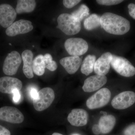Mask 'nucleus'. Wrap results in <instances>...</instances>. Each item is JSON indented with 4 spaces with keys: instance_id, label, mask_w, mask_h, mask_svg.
Returning <instances> with one entry per match:
<instances>
[{
    "instance_id": "nucleus-1",
    "label": "nucleus",
    "mask_w": 135,
    "mask_h": 135,
    "mask_svg": "<svg viewBox=\"0 0 135 135\" xmlns=\"http://www.w3.org/2000/svg\"><path fill=\"white\" fill-rule=\"evenodd\" d=\"M100 24L105 31L115 35H122L130 29V22L123 17L111 12H106L100 18Z\"/></svg>"
},
{
    "instance_id": "nucleus-2",
    "label": "nucleus",
    "mask_w": 135,
    "mask_h": 135,
    "mask_svg": "<svg viewBox=\"0 0 135 135\" xmlns=\"http://www.w3.org/2000/svg\"><path fill=\"white\" fill-rule=\"evenodd\" d=\"M57 28L67 35H74L79 33L81 29L80 22L70 14H61L57 18Z\"/></svg>"
},
{
    "instance_id": "nucleus-3",
    "label": "nucleus",
    "mask_w": 135,
    "mask_h": 135,
    "mask_svg": "<svg viewBox=\"0 0 135 135\" xmlns=\"http://www.w3.org/2000/svg\"><path fill=\"white\" fill-rule=\"evenodd\" d=\"M55 94L51 88H44L38 92L37 98L33 100L34 108L36 110L41 112L50 106L54 101Z\"/></svg>"
},
{
    "instance_id": "nucleus-4",
    "label": "nucleus",
    "mask_w": 135,
    "mask_h": 135,
    "mask_svg": "<svg viewBox=\"0 0 135 135\" xmlns=\"http://www.w3.org/2000/svg\"><path fill=\"white\" fill-rule=\"evenodd\" d=\"M110 64L116 72L122 76L131 77L135 75V68L124 57L112 55Z\"/></svg>"
},
{
    "instance_id": "nucleus-5",
    "label": "nucleus",
    "mask_w": 135,
    "mask_h": 135,
    "mask_svg": "<svg viewBox=\"0 0 135 135\" xmlns=\"http://www.w3.org/2000/svg\"><path fill=\"white\" fill-rule=\"evenodd\" d=\"M111 97V92L109 89H101L87 99V107L91 110L103 107L109 103Z\"/></svg>"
},
{
    "instance_id": "nucleus-6",
    "label": "nucleus",
    "mask_w": 135,
    "mask_h": 135,
    "mask_svg": "<svg viewBox=\"0 0 135 135\" xmlns=\"http://www.w3.org/2000/svg\"><path fill=\"white\" fill-rule=\"evenodd\" d=\"M65 47L72 56L82 55L88 51V45L84 39L79 38H70L65 42Z\"/></svg>"
},
{
    "instance_id": "nucleus-7",
    "label": "nucleus",
    "mask_w": 135,
    "mask_h": 135,
    "mask_svg": "<svg viewBox=\"0 0 135 135\" xmlns=\"http://www.w3.org/2000/svg\"><path fill=\"white\" fill-rule=\"evenodd\" d=\"M22 62L20 54L13 51L8 54L3 66V71L6 75H13L17 73Z\"/></svg>"
},
{
    "instance_id": "nucleus-8",
    "label": "nucleus",
    "mask_w": 135,
    "mask_h": 135,
    "mask_svg": "<svg viewBox=\"0 0 135 135\" xmlns=\"http://www.w3.org/2000/svg\"><path fill=\"white\" fill-rule=\"evenodd\" d=\"M0 120L19 124L23 122L24 116L22 113L16 107L5 106L0 108Z\"/></svg>"
},
{
    "instance_id": "nucleus-9",
    "label": "nucleus",
    "mask_w": 135,
    "mask_h": 135,
    "mask_svg": "<svg viewBox=\"0 0 135 135\" xmlns=\"http://www.w3.org/2000/svg\"><path fill=\"white\" fill-rule=\"evenodd\" d=\"M135 103V93L130 91L120 93L112 100V105L118 110H123L130 107Z\"/></svg>"
},
{
    "instance_id": "nucleus-10",
    "label": "nucleus",
    "mask_w": 135,
    "mask_h": 135,
    "mask_svg": "<svg viewBox=\"0 0 135 135\" xmlns=\"http://www.w3.org/2000/svg\"><path fill=\"white\" fill-rule=\"evenodd\" d=\"M33 29L32 22L29 20H20L14 22L6 30L8 36H14L31 32Z\"/></svg>"
},
{
    "instance_id": "nucleus-11",
    "label": "nucleus",
    "mask_w": 135,
    "mask_h": 135,
    "mask_svg": "<svg viewBox=\"0 0 135 135\" xmlns=\"http://www.w3.org/2000/svg\"><path fill=\"white\" fill-rule=\"evenodd\" d=\"M16 10L8 4L0 5V25L4 28H8L14 23L17 17Z\"/></svg>"
},
{
    "instance_id": "nucleus-12",
    "label": "nucleus",
    "mask_w": 135,
    "mask_h": 135,
    "mask_svg": "<svg viewBox=\"0 0 135 135\" xmlns=\"http://www.w3.org/2000/svg\"><path fill=\"white\" fill-rule=\"evenodd\" d=\"M107 79L105 75H96L88 77L82 87L85 92H91L98 90L106 84Z\"/></svg>"
},
{
    "instance_id": "nucleus-13",
    "label": "nucleus",
    "mask_w": 135,
    "mask_h": 135,
    "mask_svg": "<svg viewBox=\"0 0 135 135\" xmlns=\"http://www.w3.org/2000/svg\"><path fill=\"white\" fill-rule=\"evenodd\" d=\"M23 86L20 80L11 77L0 78V92L4 94H12L15 89L21 90Z\"/></svg>"
},
{
    "instance_id": "nucleus-14",
    "label": "nucleus",
    "mask_w": 135,
    "mask_h": 135,
    "mask_svg": "<svg viewBox=\"0 0 135 135\" xmlns=\"http://www.w3.org/2000/svg\"><path fill=\"white\" fill-rule=\"evenodd\" d=\"M67 119L72 126L81 127L88 123V114L84 109H74L68 114Z\"/></svg>"
},
{
    "instance_id": "nucleus-15",
    "label": "nucleus",
    "mask_w": 135,
    "mask_h": 135,
    "mask_svg": "<svg viewBox=\"0 0 135 135\" xmlns=\"http://www.w3.org/2000/svg\"><path fill=\"white\" fill-rule=\"evenodd\" d=\"M112 55L110 52L104 53L96 61L94 67L95 73L98 75H105L110 70Z\"/></svg>"
},
{
    "instance_id": "nucleus-16",
    "label": "nucleus",
    "mask_w": 135,
    "mask_h": 135,
    "mask_svg": "<svg viewBox=\"0 0 135 135\" xmlns=\"http://www.w3.org/2000/svg\"><path fill=\"white\" fill-rule=\"evenodd\" d=\"M82 59L78 56H71L62 58L60 63L68 73L75 74L79 70L82 63Z\"/></svg>"
},
{
    "instance_id": "nucleus-17",
    "label": "nucleus",
    "mask_w": 135,
    "mask_h": 135,
    "mask_svg": "<svg viewBox=\"0 0 135 135\" xmlns=\"http://www.w3.org/2000/svg\"><path fill=\"white\" fill-rule=\"evenodd\" d=\"M22 58L23 62V72L26 77L28 79L33 77V54L31 51L26 50L23 51L22 54Z\"/></svg>"
},
{
    "instance_id": "nucleus-18",
    "label": "nucleus",
    "mask_w": 135,
    "mask_h": 135,
    "mask_svg": "<svg viewBox=\"0 0 135 135\" xmlns=\"http://www.w3.org/2000/svg\"><path fill=\"white\" fill-rule=\"evenodd\" d=\"M116 118L112 115H105L99 119L98 126L101 133L106 134L110 133L114 127Z\"/></svg>"
},
{
    "instance_id": "nucleus-19",
    "label": "nucleus",
    "mask_w": 135,
    "mask_h": 135,
    "mask_svg": "<svg viewBox=\"0 0 135 135\" xmlns=\"http://www.w3.org/2000/svg\"><path fill=\"white\" fill-rule=\"evenodd\" d=\"M36 3L34 0H18L17 1L16 11L17 14L29 13L35 9Z\"/></svg>"
},
{
    "instance_id": "nucleus-20",
    "label": "nucleus",
    "mask_w": 135,
    "mask_h": 135,
    "mask_svg": "<svg viewBox=\"0 0 135 135\" xmlns=\"http://www.w3.org/2000/svg\"><path fill=\"white\" fill-rule=\"evenodd\" d=\"M96 57L93 55H88L85 57L83 62L81 68V71L86 76L93 72Z\"/></svg>"
},
{
    "instance_id": "nucleus-21",
    "label": "nucleus",
    "mask_w": 135,
    "mask_h": 135,
    "mask_svg": "<svg viewBox=\"0 0 135 135\" xmlns=\"http://www.w3.org/2000/svg\"><path fill=\"white\" fill-rule=\"evenodd\" d=\"M45 66L44 56L40 55L36 57L33 62V72L38 76L43 75L45 73Z\"/></svg>"
},
{
    "instance_id": "nucleus-22",
    "label": "nucleus",
    "mask_w": 135,
    "mask_h": 135,
    "mask_svg": "<svg viewBox=\"0 0 135 135\" xmlns=\"http://www.w3.org/2000/svg\"><path fill=\"white\" fill-rule=\"evenodd\" d=\"M100 18L101 17L96 14L90 15L84 20V28L88 31H91L101 26Z\"/></svg>"
},
{
    "instance_id": "nucleus-23",
    "label": "nucleus",
    "mask_w": 135,
    "mask_h": 135,
    "mask_svg": "<svg viewBox=\"0 0 135 135\" xmlns=\"http://www.w3.org/2000/svg\"><path fill=\"white\" fill-rule=\"evenodd\" d=\"M71 15L80 22L88 16L89 15V9L85 4H82L76 10L73 12Z\"/></svg>"
},
{
    "instance_id": "nucleus-24",
    "label": "nucleus",
    "mask_w": 135,
    "mask_h": 135,
    "mask_svg": "<svg viewBox=\"0 0 135 135\" xmlns=\"http://www.w3.org/2000/svg\"><path fill=\"white\" fill-rule=\"evenodd\" d=\"M44 56L46 68L51 71H55L57 69V64L55 61L53 60L51 55L49 53H46Z\"/></svg>"
},
{
    "instance_id": "nucleus-25",
    "label": "nucleus",
    "mask_w": 135,
    "mask_h": 135,
    "mask_svg": "<svg viewBox=\"0 0 135 135\" xmlns=\"http://www.w3.org/2000/svg\"><path fill=\"white\" fill-rule=\"evenodd\" d=\"M123 1L121 0H97V2L101 5H115L119 4L123 2Z\"/></svg>"
},
{
    "instance_id": "nucleus-26",
    "label": "nucleus",
    "mask_w": 135,
    "mask_h": 135,
    "mask_svg": "<svg viewBox=\"0 0 135 135\" xmlns=\"http://www.w3.org/2000/svg\"><path fill=\"white\" fill-rule=\"evenodd\" d=\"M80 0H64L63 1L64 6L68 8H71L80 2Z\"/></svg>"
},
{
    "instance_id": "nucleus-27",
    "label": "nucleus",
    "mask_w": 135,
    "mask_h": 135,
    "mask_svg": "<svg viewBox=\"0 0 135 135\" xmlns=\"http://www.w3.org/2000/svg\"><path fill=\"white\" fill-rule=\"evenodd\" d=\"M124 135H135V124H132L126 128L124 131Z\"/></svg>"
},
{
    "instance_id": "nucleus-28",
    "label": "nucleus",
    "mask_w": 135,
    "mask_h": 135,
    "mask_svg": "<svg viewBox=\"0 0 135 135\" xmlns=\"http://www.w3.org/2000/svg\"><path fill=\"white\" fill-rule=\"evenodd\" d=\"M13 94V100L15 103H18L21 99V94L20 90L18 89H15L12 92Z\"/></svg>"
},
{
    "instance_id": "nucleus-29",
    "label": "nucleus",
    "mask_w": 135,
    "mask_h": 135,
    "mask_svg": "<svg viewBox=\"0 0 135 135\" xmlns=\"http://www.w3.org/2000/svg\"><path fill=\"white\" fill-rule=\"evenodd\" d=\"M129 9V13L131 16L134 19H135V4L130 3L128 5Z\"/></svg>"
},
{
    "instance_id": "nucleus-30",
    "label": "nucleus",
    "mask_w": 135,
    "mask_h": 135,
    "mask_svg": "<svg viewBox=\"0 0 135 135\" xmlns=\"http://www.w3.org/2000/svg\"><path fill=\"white\" fill-rule=\"evenodd\" d=\"M38 92L37 90L34 88H32L30 90V96L33 100L37 98L38 96Z\"/></svg>"
},
{
    "instance_id": "nucleus-31",
    "label": "nucleus",
    "mask_w": 135,
    "mask_h": 135,
    "mask_svg": "<svg viewBox=\"0 0 135 135\" xmlns=\"http://www.w3.org/2000/svg\"><path fill=\"white\" fill-rule=\"evenodd\" d=\"M0 135H11V133L7 129L0 125Z\"/></svg>"
},
{
    "instance_id": "nucleus-32",
    "label": "nucleus",
    "mask_w": 135,
    "mask_h": 135,
    "mask_svg": "<svg viewBox=\"0 0 135 135\" xmlns=\"http://www.w3.org/2000/svg\"><path fill=\"white\" fill-rule=\"evenodd\" d=\"M92 131L95 135H99L101 133V130L98 125H94L92 127Z\"/></svg>"
},
{
    "instance_id": "nucleus-33",
    "label": "nucleus",
    "mask_w": 135,
    "mask_h": 135,
    "mask_svg": "<svg viewBox=\"0 0 135 135\" xmlns=\"http://www.w3.org/2000/svg\"><path fill=\"white\" fill-rule=\"evenodd\" d=\"M52 135H63L62 134H60V133H53V134H52Z\"/></svg>"
},
{
    "instance_id": "nucleus-34",
    "label": "nucleus",
    "mask_w": 135,
    "mask_h": 135,
    "mask_svg": "<svg viewBox=\"0 0 135 135\" xmlns=\"http://www.w3.org/2000/svg\"><path fill=\"white\" fill-rule=\"evenodd\" d=\"M71 135H81L79 134H77V133H74V134H72Z\"/></svg>"
},
{
    "instance_id": "nucleus-35",
    "label": "nucleus",
    "mask_w": 135,
    "mask_h": 135,
    "mask_svg": "<svg viewBox=\"0 0 135 135\" xmlns=\"http://www.w3.org/2000/svg\"><path fill=\"white\" fill-rule=\"evenodd\" d=\"M9 45H11V44H10V43H9Z\"/></svg>"
}]
</instances>
